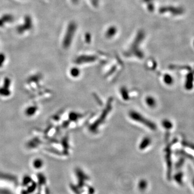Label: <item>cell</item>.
<instances>
[{"mask_svg": "<svg viewBox=\"0 0 194 194\" xmlns=\"http://www.w3.org/2000/svg\"><path fill=\"white\" fill-rule=\"evenodd\" d=\"M10 94V91L9 88L2 86V88H0V96L3 97H8Z\"/></svg>", "mask_w": 194, "mask_h": 194, "instance_id": "3957f363", "label": "cell"}, {"mask_svg": "<svg viewBox=\"0 0 194 194\" xmlns=\"http://www.w3.org/2000/svg\"><path fill=\"white\" fill-rule=\"evenodd\" d=\"M37 110V108L35 106L29 107L26 109V113L27 115L28 116H32L34 115Z\"/></svg>", "mask_w": 194, "mask_h": 194, "instance_id": "277c9868", "label": "cell"}, {"mask_svg": "<svg viewBox=\"0 0 194 194\" xmlns=\"http://www.w3.org/2000/svg\"><path fill=\"white\" fill-rule=\"evenodd\" d=\"M6 60V56L3 53H0V68H2Z\"/></svg>", "mask_w": 194, "mask_h": 194, "instance_id": "5b68a950", "label": "cell"}, {"mask_svg": "<svg viewBox=\"0 0 194 194\" xmlns=\"http://www.w3.org/2000/svg\"><path fill=\"white\" fill-rule=\"evenodd\" d=\"M32 27V19L29 16H26L24 19L23 24L19 25L17 28V31L19 34H23L27 31L30 30Z\"/></svg>", "mask_w": 194, "mask_h": 194, "instance_id": "6da1fadb", "label": "cell"}, {"mask_svg": "<svg viewBox=\"0 0 194 194\" xmlns=\"http://www.w3.org/2000/svg\"><path fill=\"white\" fill-rule=\"evenodd\" d=\"M79 72L78 70H77L76 68H73L72 70L71 71V74L73 76H76L77 75H78Z\"/></svg>", "mask_w": 194, "mask_h": 194, "instance_id": "8992f818", "label": "cell"}, {"mask_svg": "<svg viewBox=\"0 0 194 194\" xmlns=\"http://www.w3.org/2000/svg\"><path fill=\"white\" fill-rule=\"evenodd\" d=\"M14 17L11 14H4L0 17V27H4L6 24L10 23L14 21Z\"/></svg>", "mask_w": 194, "mask_h": 194, "instance_id": "7a4b0ae2", "label": "cell"}]
</instances>
